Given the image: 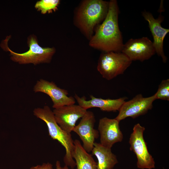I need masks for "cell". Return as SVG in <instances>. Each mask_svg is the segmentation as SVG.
<instances>
[{"label":"cell","mask_w":169,"mask_h":169,"mask_svg":"<svg viewBox=\"0 0 169 169\" xmlns=\"http://www.w3.org/2000/svg\"><path fill=\"white\" fill-rule=\"evenodd\" d=\"M119 13L117 1L110 0L106 17L89 40L90 47L102 52H121L124 44L118 24Z\"/></svg>","instance_id":"1"},{"label":"cell","mask_w":169,"mask_h":169,"mask_svg":"<svg viewBox=\"0 0 169 169\" xmlns=\"http://www.w3.org/2000/svg\"><path fill=\"white\" fill-rule=\"evenodd\" d=\"M109 4V1L103 0H83L75 8L73 24L89 41L106 17Z\"/></svg>","instance_id":"2"},{"label":"cell","mask_w":169,"mask_h":169,"mask_svg":"<svg viewBox=\"0 0 169 169\" xmlns=\"http://www.w3.org/2000/svg\"><path fill=\"white\" fill-rule=\"evenodd\" d=\"M132 62L122 52H102L98 60L97 70L103 78L110 80L123 74Z\"/></svg>","instance_id":"5"},{"label":"cell","mask_w":169,"mask_h":169,"mask_svg":"<svg viewBox=\"0 0 169 169\" xmlns=\"http://www.w3.org/2000/svg\"><path fill=\"white\" fill-rule=\"evenodd\" d=\"M156 100H169V79L161 81L158 86L157 90L154 95Z\"/></svg>","instance_id":"18"},{"label":"cell","mask_w":169,"mask_h":169,"mask_svg":"<svg viewBox=\"0 0 169 169\" xmlns=\"http://www.w3.org/2000/svg\"><path fill=\"white\" fill-rule=\"evenodd\" d=\"M33 113L34 115L46 124L49 135L51 137L57 141L64 148L65 154L63 161L65 165L74 169L76 165L71 156L74 147V141L71 133H67L59 126L55 120L53 111L48 106L35 108Z\"/></svg>","instance_id":"3"},{"label":"cell","mask_w":169,"mask_h":169,"mask_svg":"<svg viewBox=\"0 0 169 169\" xmlns=\"http://www.w3.org/2000/svg\"><path fill=\"white\" fill-rule=\"evenodd\" d=\"M119 122L115 118L106 117L99 120L98 131L100 134V144L111 148L115 143L122 141L123 136L120 129Z\"/></svg>","instance_id":"12"},{"label":"cell","mask_w":169,"mask_h":169,"mask_svg":"<svg viewBox=\"0 0 169 169\" xmlns=\"http://www.w3.org/2000/svg\"><path fill=\"white\" fill-rule=\"evenodd\" d=\"M71 156L75 160L77 169H97V163L92 155L84 149L78 140L74 141Z\"/></svg>","instance_id":"16"},{"label":"cell","mask_w":169,"mask_h":169,"mask_svg":"<svg viewBox=\"0 0 169 169\" xmlns=\"http://www.w3.org/2000/svg\"><path fill=\"white\" fill-rule=\"evenodd\" d=\"M121 52L132 61L141 62L149 59L156 53L152 42L145 37L130 39L124 44Z\"/></svg>","instance_id":"9"},{"label":"cell","mask_w":169,"mask_h":169,"mask_svg":"<svg viewBox=\"0 0 169 169\" xmlns=\"http://www.w3.org/2000/svg\"><path fill=\"white\" fill-rule=\"evenodd\" d=\"M33 90L35 93L42 92L48 95L53 102L54 109L75 103L74 97L68 96L67 90L58 87L53 81L41 79L37 82Z\"/></svg>","instance_id":"8"},{"label":"cell","mask_w":169,"mask_h":169,"mask_svg":"<svg viewBox=\"0 0 169 169\" xmlns=\"http://www.w3.org/2000/svg\"><path fill=\"white\" fill-rule=\"evenodd\" d=\"M59 0H41L37 2L35 7L42 14L56 11L60 4Z\"/></svg>","instance_id":"17"},{"label":"cell","mask_w":169,"mask_h":169,"mask_svg":"<svg viewBox=\"0 0 169 169\" xmlns=\"http://www.w3.org/2000/svg\"><path fill=\"white\" fill-rule=\"evenodd\" d=\"M10 36H7L3 40L1 47L5 51L10 52L11 59L20 64L32 63L37 65L40 63H49L55 52L54 47L43 48L38 44L36 37L34 35L29 36L28 38V44L29 47L28 51L19 54L11 50L8 47V43Z\"/></svg>","instance_id":"4"},{"label":"cell","mask_w":169,"mask_h":169,"mask_svg":"<svg viewBox=\"0 0 169 169\" xmlns=\"http://www.w3.org/2000/svg\"><path fill=\"white\" fill-rule=\"evenodd\" d=\"M95 121L93 112L87 111L73 130L79 136L82 141L83 148L89 153L92 151L95 140L99 136L98 131L94 128Z\"/></svg>","instance_id":"10"},{"label":"cell","mask_w":169,"mask_h":169,"mask_svg":"<svg viewBox=\"0 0 169 169\" xmlns=\"http://www.w3.org/2000/svg\"><path fill=\"white\" fill-rule=\"evenodd\" d=\"M155 100L154 95L147 97H144L141 94L137 95L124 103L115 118L120 121L127 117L134 119L145 115L152 108L153 103Z\"/></svg>","instance_id":"7"},{"label":"cell","mask_w":169,"mask_h":169,"mask_svg":"<svg viewBox=\"0 0 169 169\" xmlns=\"http://www.w3.org/2000/svg\"><path fill=\"white\" fill-rule=\"evenodd\" d=\"M92 155L95 156L98 160L97 169H113L118 163L116 156L111 148L105 147L95 142L91 151Z\"/></svg>","instance_id":"15"},{"label":"cell","mask_w":169,"mask_h":169,"mask_svg":"<svg viewBox=\"0 0 169 169\" xmlns=\"http://www.w3.org/2000/svg\"><path fill=\"white\" fill-rule=\"evenodd\" d=\"M56 169H70L67 166L64 165V166H62L60 161H57L55 164Z\"/></svg>","instance_id":"20"},{"label":"cell","mask_w":169,"mask_h":169,"mask_svg":"<svg viewBox=\"0 0 169 169\" xmlns=\"http://www.w3.org/2000/svg\"><path fill=\"white\" fill-rule=\"evenodd\" d=\"M87 111L79 105L73 104L54 109L53 111L59 126L67 133H71L76 121L82 117Z\"/></svg>","instance_id":"11"},{"label":"cell","mask_w":169,"mask_h":169,"mask_svg":"<svg viewBox=\"0 0 169 169\" xmlns=\"http://www.w3.org/2000/svg\"><path fill=\"white\" fill-rule=\"evenodd\" d=\"M142 15L148 23L149 27L153 39L152 42L156 53L161 58L163 62L165 63L167 58L164 52L163 41L166 35L169 32V29L163 28L161 25L163 20L164 17L161 14L158 18L155 19L151 13L146 11L143 12Z\"/></svg>","instance_id":"13"},{"label":"cell","mask_w":169,"mask_h":169,"mask_svg":"<svg viewBox=\"0 0 169 169\" xmlns=\"http://www.w3.org/2000/svg\"><path fill=\"white\" fill-rule=\"evenodd\" d=\"M90 99L87 100L84 96L80 97L76 94L74 96L78 105L86 110L96 107L102 111L107 112L119 111L126 100L125 97L115 99L97 98L92 95H90Z\"/></svg>","instance_id":"14"},{"label":"cell","mask_w":169,"mask_h":169,"mask_svg":"<svg viewBox=\"0 0 169 169\" xmlns=\"http://www.w3.org/2000/svg\"><path fill=\"white\" fill-rule=\"evenodd\" d=\"M145 128L140 124L135 125L129 140L130 150L136 155V166L140 169H152L155 168L154 160L149 153L143 134Z\"/></svg>","instance_id":"6"},{"label":"cell","mask_w":169,"mask_h":169,"mask_svg":"<svg viewBox=\"0 0 169 169\" xmlns=\"http://www.w3.org/2000/svg\"><path fill=\"white\" fill-rule=\"evenodd\" d=\"M29 169H53V165L48 162L32 166Z\"/></svg>","instance_id":"19"}]
</instances>
